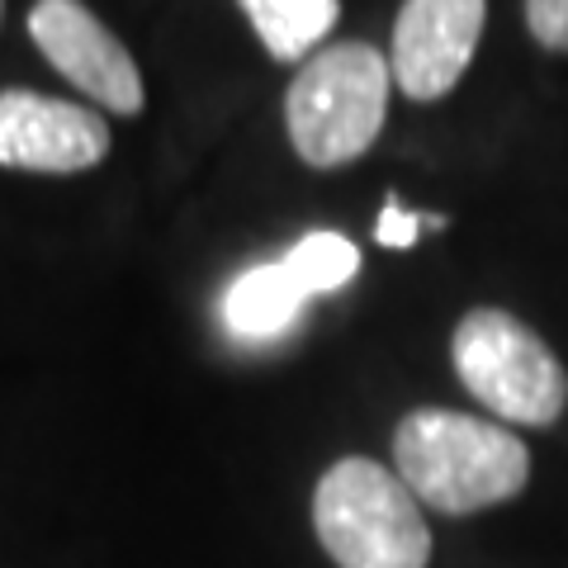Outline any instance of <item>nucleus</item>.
Here are the masks:
<instances>
[{
    "label": "nucleus",
    "instance_id": "f257e3e1",
    "mask_svg": "<svg viewBox=\"0 0 568 568\" xmlns=\"http://www.w3.org/2000/svg\"><path fill=\"white\" fill-rule=\"evenodd\" d=\"M394 469L422 507L469 517L511 503L530 484V450L497 422L417 407L394 432Z\"/></svg>",
    "mask_w": 568,
    "mask_h": 568
},
{
    "label": "nucleus",
    "instance_id": "f03ea898",
    "mask_svg": "<svg viewBox=\"0 0 568 568\" xmlns=\"http://www.w3.org/2000/svg\"><path fill=\"white\" fill-rule=\"evenodd\" d=\"M313 530L336 568H426L432 530L407 484L365 455L336 459L317 478Z\"/></svg>",
    "mask_w": 568,
    "mask_h": 568
},
{
    "label": "nucleus",
    "instance_id": "7ed1b4c3",
    "mask_svg": "<svg viewBox=\"0 0 568 568\" xmlns=\"http://www.w3.org/2000/svg\"><path fill=\"white\" fill-rule=\"evenodd\" d=\"M388 85H394L388 58L369 43H332L308 58L284 95L294 152L317 171L365 156L384 129Z\"/></svg>",
    "mask_w": 568,
    "mask_h": 568
},
{
    "label": "nucleus",
    "instance_id": "20e7f679",
    "mask_svg": "<svg viewBox=\"0 0 568 568\" xmlns=\"http://www.w3.org/2000/svg\"><path fill=\"white\" fill-rule=\"evenodd\" d=\"M455 375L469 394L517 426H555L568 407V375L521 317L474 308L455 327Z\"/></svg>",
    "mask_w": 568,
    "mask_h": 568
},
{
    "label": "nucleus",
    "instance_id": "39448f33",
    "mask_svg": "<svg viewBox=\"0 0 568 568\" xmlns=\"http://www.w3.org/2000/svg\"><path fill=\"white\" fill-rule=\"evenodd\" d=\"M29 33L39 52L77 85L81 95L100 100L110 114H142V77L138 62L129 58L110 29L100 24V14L81 0H39L29 10Z\"/></svg>",
    "mask_w": 568,
    "mask_h": 568
},
{
    "label": "nucleus",
    "instance_id": "423d86ee",
    "mask_svg": "<svg viewBox=\"0 0 568 568\" xmlns=\"http://www.w3.org/2000/svg\"><path fill=\"white\" fill-rule=\"evenodd\" d=\"M488 0H403L388 71L407 100L450 95L484 39Z\"/></svg>",
    "mask_w": 568,
    "mask_h": 568
},
{
    "label": "nucleus",
    "instance_id": "0eeeda50",
    "mask_svg": "<svg viewBox=\"0 0 568 568\" xmlns=\"http://www.w3.org/2000/svg\"><path fill=\"white\" fill-rule=\"evenodd\" d=\"M110 129L95 110L39 91H0V166L77 175L104 162Z\"/></svg>",
    "mask_w": 568,
    "mask_h": 568
},
{
    "label": "nucleus",
    "instance_id": "6e6552de",
    "mask_svg": "<svg viewBox=\"0 0 568 568\" xmlns=\"http://www.w3.org/2000/svg\"><path fill=\"white\" fill-rule=\"evenodd\" d=\"M308 290L298 271L290 265V256L265 261L242 271L223 294V327L237 336V342H271V336L290 332L298 323V313L308 304Z\"/></svg>",
    "mask_w": 568,
    "mask_h": 568
},
{
    "label": "nucleus",
    "instance_id": "1a4fd4ad",
    "mask_svg": "<svg viewBox=\"0 0 568 568\" xmlns=\"http://www.w3.org/2000/svg\"><path fill=\"white\" fill-rule=\"evenodd\" d=\"M237 6L246 10L256 39L265 43V52H271L275 62L308 58L332 33L336 14H342L336 0H237Z\"/></svg>",
    "mask_w": 568,
    "mask_h": 568
},
{
    "label": "nucleus",
    "instance_id": "9d476101",
    "mask_svg": "<svg viewBox=\"0 0 568 568\" xmlns=\"http://www.w3.org/2000/svg\"><path fill=\"white\" fill-rule=\"evenodd\" d=\"M290 265L308 294H332L361 271V252L342 233H308L298 246H290Z\"/></svg>",
    "mask_w": 568,
    "mask_h": 568
},
{
    "label": "nucleus",
    "instance_id": "9b49d317",
    "mask_svg": "<svg viewBox=\"0 0 568 568\" xmlns=\"http://www.w3.org/2000/svg\"><path fill=\"white\" fill-rule=\"evenodd\" d=\"M422 227H446V219H422V213L403 209L398 194H388L379 223H375V242H379V246H394V252H407V246L417 242Z\"/></svg>",
    "mask_w": 568,
    "mask_h": 568
},
{
    "label": "nucleus",
    "instance_id": "f8f14e48",
    "mask_svg": "<svg viewBox=\"0 0 568 568\" xmlns=\"http://www.w3.org/2000/svg\"><path fill=\"white\" fill-rule=\"evenodd\" d=\"M526 24L549 52H568V0H526Z\"/></svg>",
    "mask_w": 568,
    "mask_h": 568
},
{
    "label": "nucleus",
    "instance_id": "ddd939ff",
    "mask_svg": "<svg viewBox=\"0 0 568 568\" xmlns=\"http://www.w3.org/2000/svg\"><path fill=\"white\" fill-rule=\"evenodd\" d=\"M0 14H6V0H0Z\"/></svg>",
    "mask_w": 568,
    "mask_h": 568
}]
</instances>
